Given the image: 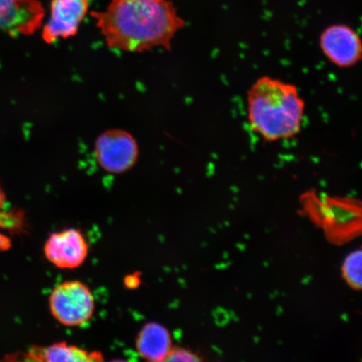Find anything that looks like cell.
I'll return each mask as SVG.
<instances>
[{"instance_id":"6da1fadb","label":"cell","mask_w":362,"mask_h":362,"mask_svg":"<svg viewBox=\"0 0 362 362\" xmlns=\"http://www.w3.org/2000/svg\"><path fill=\"white\" fill-rule=\"evenodd\" d=\"M90 15L107 47L128 53L157 47L170 52L185 25L169 0H111L105 10Z\"/></svg>"},{"instance_id":"7a4b0ae2","label":"cell","mask_w":362,"mask_h":362,"mask_svg":"<svg viewBox=\"0 0 362 362\" xmlns=\"http://www.w3.org/2000/svg\"><path fill=\"white\" fill-rule=\"evenodd\" d=\"M248 123L267 142L291 139L300 134L305 103L296 85L264 76L247 95Z\"/></svg>"},{"instance_id":"3957f363","label":"cell","mask_w":362,"mask_h":362,"mask_svg":"<svg viewBox=\"0 0 362 362\" xmlns=\"http://www.w3.org/2000/svg\"><path fill=\"white\" fill-rule=\"evenodd\" d=\"M49 307L59 323L79 327L93 319L96 301L87 284L79 280H68L54 288L49 298Z\"/></svg>"},{"instance_id":"277c9868","label":"cell","mask_w":362,"mask_h":362,"mask_svg":"<svg viewBox=\"0 0 362 362\" xmlns=\"http://www.w3.org/2000/svg\"><path fill=\"white\" fill-rule=\"evenodd\" d=\"M94 156L102 170L110 174L122 175L137 164L139 146L128 131L107 129L95 140Z\"/></svg>"},{"instance_id":"5b68a950","label":"cell","mask_w":362,"mask_h":362,"mask_svg":"<svg viewBox=\"0 0 362 362\" xmlns=\"http://www.w3.org/2000/svg\"><path fill=\"white\" fill-rule=\"evenodd\" d=\"M319 45L325 58L337 67L351 68L362 60V39L349 25L327 27L320 35Z\"/></svg>"},{"instance_id":"8992f818","label":"cell","mask_w":362,"mask_h":362,"mask_svg":"<svg viewBox=\"0 0 362 362\" xmlns=\"http://www.w3.org/2000/svg\"><path fill=\"white\" fill-rule=\"evenodd\" d=\"M44 253L57 268L76 269L87 260L89 244L81 230L67 228L49 235L45 243Z\"/></svg>"},{"instance_id":"52a82bcc","label":"cell","mask_w":362,"mask_h":362,"mask_svg":"<svg viewBox=\"0 0 362 362\" xmlns=\"http://www.w3.org/2000/svg\"><path fill=\"white\" fill-rule=\"evenodd\" d=\"M89 0H52L49 19L42 29V39L51 45L74 37L87 16Z\"/></svg>"},{"instance_id":"ba28073f","label":"cell","mask_w":362,"mask_h":362,"mask_svg":"<svg viewBox=\"0 0 362 362\" xmlns=\"http://www.w3.org/2000/svg\"><path fill=\"white\" fill-rule=\"evenodd\" d=\"M45 16L38 0H0V30L13 36L33 34Z\"/></svg>"},{"instance_id":"9c48e42d","label":"cell","mask_w":362,"mask_h":362,"mask_svg":"<svg viewBox=\"0 0 362 362\" xmlns=\"http://www.w3.org/2000/svg\"><path fill=\"white\" fill-rule=\"evenodd\" d=\"M173 346L170 330L155 321L144 325L135 339L136 351L148 361H166Z\"/></svg>"},{"instance_id":"30bf717a","label":"cell","mask_w":362,"mask_h":362,"mask_svg":"<svg viewBox=\"0 0 362 362\" xmlns=\"http://www.w3.org/2000/svg\"><path fill=\"white\" fill-rule=\"evenodd\" d=\"M25 361L47 362L102 361L99 351H88L83 348L58 342L47 346H33L23 356Z\"/></svg>"},{"instance_id":"8fae6325","label":"cell","mask_w":362,"mask_h":362,"mask_svg":"<svg viewBox=\"0 0 362 362\" xmlns=\"http://www.w3.org/2000/svg\"><path fill=\"white\" fill-rule=\"evenodd\" d=\"M344 279L352 288L362 289V248L350 253L342 265Z\"/></svg>"},{"instance_id":"7c38bea8","label":"cell","mask_w":362,"mask_h":362,"mask_svg":"<svg viewBox=\"0 0 362 362\" xmlns=\"http://www.w3.org/2000/svg\"><path fill=\"white\" fill-rule=\"evenodd\" d=\"M6 205V194L0 185V228L17 232L24 226V216L21 211L7 209Z\"/></svg>"},{"instance_id":"4fadbf2b","label":"cell","mask_w":362,"mask_h":362,"mask_svg":"<svg viewBox=\"0 0 362 362\" xmlns=\"http://www.w3.org/2000/svg\"><path fill=\"white\" fill-rule=\"evenodd\" d=\"M202 357L185 347L173 346L166 361H201Z\"/></svg>"},{"instance_id":"5bb4252c","label":"cell","mask_w":362,"mask_h":362,"mask_svg":"<svg viewBox=\"0 0 362 362\" xmlns=\"http://www.w3.org/2000/svg\"><path fill=\"white\" fill-rule=\"evenodd\" d=\"M124 284L128 288H137L140 284V279L138 275H129L127 276Z\"/></svg>"},{"instance_id":"9a60e30c","label":"cell","mask_w":362,"mask_h":362,"mask_svg":"<svg viewBox=\"0 0 362 362\" xmlns=\"http://www.w3.org/2000/svg\"><path fill=\"white\" fill-rule=\"evenodd\" d=\"M11 247V240L6 235L0 233V251H7Z\"/></svg>"}]
</instances>
